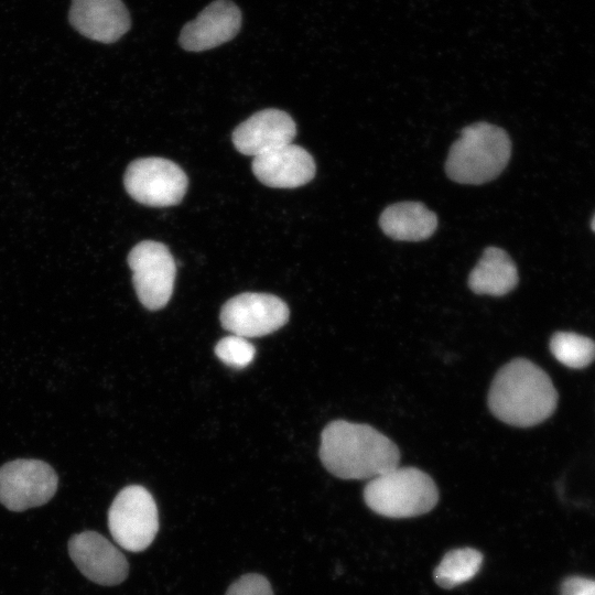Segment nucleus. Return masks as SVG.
<instances>
[{"label":"nucleus","instance_id":"f257e3e1","mask_svg":"<svg viewBox=\"0 0 595 595\" xmlns=\"http://www.w3.org/2000/svg\"><path fill=\"white\" fill-rule=\"evenodd\" d=\"M320 458L338 478L372 479L398 467L400 452L371 425L335 420L321 434Z\"/></svg>","mask_w":595,"mask_h":595},{"label":"nucleus","instance_id":"f03ea898","mask_svg":"<svg viewBox=\"0 0 595 595\" xmlns=\"http://www.w3.org/2000/svg\"><path fill=\"white\" fill-rule=\"evenodd\" d=\"M487 403L490 412L504 423L528 428L554 412L558 392L544 370L526 358H516L497 371Z\"/></svg>","mask_w":595,"mask_h":595},{"label":"nucleus","instance_id":"7ed1b4c3","mask_svg":"<svg viewBox=\"0 0 595 595\" xmlns=\"http://www.w3.org/2000/svg\"><path fill=\"white\" fill-rule=\"evenodd\" d=\"M511 154L507 132L487 122L465 127L450 149L447 176L461 184H483L496 178Z\"/></svg>","mask_w":595,"mask_h":595},{"label":"nucleus","instance_id":"20e7f679","mask_svg":"<svg viewBox=\"0 0 595 595\" xmlns=\"http://www.w3.org/2000/svg\"><path fill=\"white\" fill-rule=\"evenodd\" d=\"M366 505L388 518H411L431 511L439 500L434 480L416 467H394L372 479L364 489Z\"/></svg>","mask_w":595,"mask_h":595},{"label":"nucleus","instance_id":"39448f33","mask_svg":"<svg viewBox=\"0 0 595 595\" xmlns=\"http://www.w3.org/2000/svg\"><path fill=\"white\" fill-rule=\"evenodd\" d=\"M108 527L113 540L125 550L139 552L147 549L159 529L152 495L139 485L121 489L108 510Z\"/></svg>","mask_w":595,"mask_h":595},{"label":"nucleus","instance_id":"423d86ee","mask_svg":"<svg viewBox=\"0 0 595 595\" xmlns=\"http://www.w3.org/2000/svg\"><path fill=\"white\" fill-rule=\"evenodd\" d=\"M132 282L141 304L156 311L167 304L174 289L176 266L165 245L144 240L128 255Z\"/></svg>","mask_w":595,"mask_h":595},{"label":"nucleus","instance_id":"0eeeda50","mask_svg":"<svg viewBox=\"0 0 595 595\" xmlns=\"http://www.w3.org/2000/svg\"><path fill=\"white\" fill-rule=\"evenodd\" d=\"M123 184L137 202L155 207L177 205L187 188V176L174 162L162 158L132 161L125 173Z\"/></svg>","mask_w":595,"mask_h":595},{"label":"nucleus","instance_id":"6e6552de","mask_svg":"<svg viewBox=\"0 0 595 595\" xmlns=\"http://www.w3.org/2000/svg\"><path fill=\"white\" fill-rule=\"evenodd\" d=\"M55 470L40 459H15L0 467V502L11 511L46 504L56 493Z\"/></svg>","mask_w":595,"mask_h":595},{"label":"nucleus","instance_id":"1a4fd4ad","mask_svg":"<svg viewBox=\"0 0 595 595\" xmlns=\"http://www.w3.org/2000/svg\"><path fill=\"white\" fill-rule=\"evenodd\" d=\"M289 307L278 296L246 292L229 299L221 307L220 322L231 334L251 338L282 327L289 320Z\"/></svg>","mask_w":595,"mask_h":595},{"label":"nucleus","instance_id":"9d476101","mask_svg":"<svg viewBox=\"0 0 595 595\" xmlns=\"http://www.w3.org/2000/svg\"><path fill=\"white\" fill-rule=\"evenodd\" d=\"M68 553L78 570L100 585H117L126 580L129 571L125 555L100 533L84 531L73 536Z\"/></svg>","mask_w":595,"mask_h":595},{"label":"nucleus","instance_id":"9b49d317","mask_svg":"<svg viewBox=\"0 0 595 595\" xmlns=\"http://www.w3.org/2000/svg\"><path fill=\"white\" fill-rule=\"evenodd\" d=\"M240 26V9L230 0H216L183 26L178 42L186 51L202 52L230 41Z\"/></svg>","mask_w":595,"mask_h":595},{"label":"nucleus","instance_id":"f8f14e48","mask_svg":"<svg viewBox=\"0 0 595 595\" xmlns=\"http://www.w3.org/2000/svg\"><path fill=\"white\" fill-rule=\"evenodd\" d=\"M68 20L79 34L105 44L118 41L131 26L121 0H72Z\"/></svg>","mask_w":595,"mask_h":595},{"label":"nucleus","instance_id":"ddd939ff","mask_svg":"<svg viewBox=\"0 0 595 595\" xmlns=\"http://www.w3.org/2000/svg\"><path fill=\"white\" fill-rule=\"evenodd\" d=\"M296 126L292 117L280 109H263L241 122L232 132L235 148L245 155L257 156L292 143Z\"/></svg>","mask_w":595,"mask_h":595},{"label":"nucleus","instance_id":"4468645a","mask_svg":"<svg viewBox=\"0 0 595 595\" xmlns=\"http://www.w3.org/2000/svg\"><path fill=\"white\" fill-rule=\"evenodd\" d=\"M315 162L302 147L289 143L253 156L252 172L264 185L293 188L309 183L315 175Z\"/></svg>","mask_w":595,"mask_h":595},{"label":"nucleus","instance_id":"2eb2a0df","mask_svg":"<svg viewBox=\"0 0 595 595\" xmlns=\"http://www.w3.org/2000/svg\"><path fill=\"white\" fill-rule=\"evenodd\" d=\"M379 225L390 238L420 241L433 235L437 226L436 215L419 202H400L388 206L381 214Z\"/></svg>","mask_w":595,"mask_h":595},{"label":"nucleus","instance_id":"dca6fc26","mask_svg":"<svg viewBox=\"0 0 595 595\" xmlns=\"http://www.w3.org/2000/svg\"><path fill=\"white\" fill-rule=\"evenodd\" d=\"M518 271L509 255L497 247H488L470 271L468 286L476 294L501 296L518 284Z\"/></svg>","mask_w":595,"mask_h":595},{"label":"nucleus","instance_id":"f3484780","mask_svg":"<svg viewBox=\"0 0 595 595\" xmlns=\"http://www.w3.org/2000/svg\"><path fill=\"white\" fill-rule=\"evenodd\" d=\"M483 554L473 548H459L448 551L433 572L436 584L443 588H453L472 580L480 570Z\"/></svg>","mask_w":595,"mask_h":595},{"label":"nucleus","instance_id":"a211bd4d","mask_svg":"<svg viewBox=\"0 0 595 595\" xmlns=\"http://www.w3.org/2000/svg\"><path fill=\"white\" fill-rule=\"evenodd\" d=\"M550 350L555 359L570 368H584L595 359V342L570 332L555 333L550 340Z\"/></svg>","mask_w":595,"mask_h":595},{"label":"nucleus","instance_id":"6ab92c4d","mask_svg":"<svg viewBox=\"0 0 595 595\" xmlns=\"http://www.w3.org/2000/svg\"><path fill=\"white\" fill-rule=\"evenodd\" d=\"M215 354L227 366L244 368L253 360L256 349L248 338L231 334L216 344Z\"/></svg>","mask_w":595,"mask_h":595},{"label":"nucleus","instance_id":"aec40b11","mask_svg":"<svg viewBox=\"0 0 595 595\" xmlns=\"http://www.w3.org/2000/svg\"><path fill=\"white\" fill-rule=\"evenodd\" d=\"M226 595H273L269 581L260 574H246L235 581Z\"/></svg>","mask_w":595,"mask_h":595},{"label":"nucleus","instance_id":"412c9836","mask_svg":"<svg viewBox=\"0 0 595 595\" xmlns=\"http://www.w3.org/2000/svg\"><path fill=\"white\" fill-rule=\"evenodd\" d=\"M561 595H595V581L584 577L567 578L562 585Z\"/></svg>","mask_w":595,"mask_h":595},{"label":"nucleus","instance_id":"4be33fe9","mask_svg":"<svg viewBox=\"0 0 595 595\" xmlns=\"http://www.w3.org/2000/svg\"><path fill=\"white\" fill-rule=\"evenodd\" d=\"M592 229L595 231V215H594V217L592 219Z\"/></svg>","mask_w":595,"mask_h":595}]
</instances>
